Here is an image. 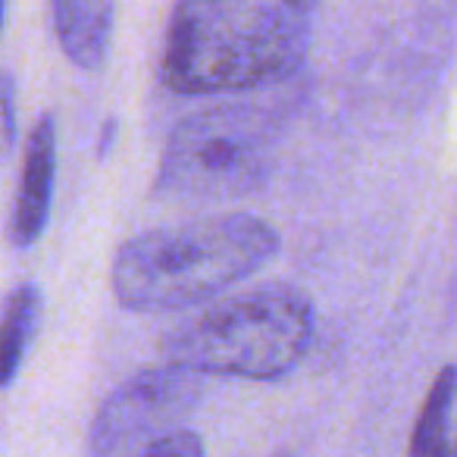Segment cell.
<instances>
[{"label":"cell","mask_w":457,"mask_h":457,"mask_svg":"<svg viewBox=\"0 0 457 457\" xmlns=\"http://www.w3.org/2000/svg\"><path fill=\"white\" fill-rule=\"evenodd\" d=\"M276 254L273 222L254 213H216L129 238L113 257L110 286L129 311H182L238 286Z\"/></svg>","instance_id":"2"},{"label":"cell","mask_w":457,"mask_h":457,"mask_svg":"<svg viewBox=\"0 0 457 457\" xmlns=\"http://www.w3.org/2000/svg\"><path fill=\"white\" fill-rule=\"evenodd\" d=\"M116 7L110 0H54L51 20L63 54L85 72H95L107 60Z\"/></svg>","instance_id":"7"},{"label":"cell","mask_w":457,"mask_h":457,"mask_svg":"<svg viewBox=\"0 0 457 457\" xmlns=\"http://www.w3.org/2000/svg\"><path fill=\"white\" fill-rule=\"evenodd\" d=\"M276 122L267 110L226 104L185 116L160 154L154 191L179 201H228L270 179Z\"/></svg>","instance_id":"4"},{"label":"cell","mask_w":457,"mask_h":457,"mask_svg":"<svg viewBox=\"0 0 457 457\" xmlns=\"http://www.w3.org/2000/svg\"><path fill=\"white\" fill-rule=\"evenodd\" d=\"M41 292L35 282H22L10 292L7 304L0 311V388L16 379L22 361L29 354L35 332L41 323Z\"/></svg>","instance_id":"8"},{"label":"cell","mask_w":457,"mask_h":457,"mask_svg":"<svg viewBox=\"0 0 457 457\" xmlns=\"http://www.w3.org/2000/svg\"><path fill=\"white\" fill-rule=\"evenodd\" d=\"M138 457H207V451H204V438L197 432L176 429L154 442L147 451H141Z\"/></svg>","instance_id":"10"},{"label":"cell","mask_w":457,"mask_h":457,"mask_svg":"<svg viewBox=\"0 0 457 457\" xmlns=\"http://www.w3.org/2000/svg\"><path fill=\"white\" fill-rule=\"evenodd\" d=\"M279 457H288V454H279Z\"/></svg>","instance_id":"15"},{"label":"cell","mask_w":457,"mask_h":457,"mask_svg":"<svg viewBox=\"0 0 457 457\" xmlns=\"http://www.w3.org/2000/svg\"><path fill=\"white\" fill-rule=\"evenodd\" d=\"M54 185H57V122L51 113H41L29 132L20 188L10 213V242L16 248H32L45 236L51 220Z\"/></svg>","instance_id":"6"},{"label":"cell","mask_w":457,"mask_h":457,"mask_svg":"<svg viewBox=\"0 0 457 457\" xmlns=\"http://www.w3.org/2000/svg\"><path fill=\"white\" fill-rule=\"evenodd\" d=\"M16 147V91L7 70H0V160H7Z\"/></svg>","instance_id":"11"},{"label":"cell","mask_w":457,"mask_h":457,"mask_svg":"<svg viewBox=\"0 0 457 457\" xmlns=\"http://www.w3.org/2000/svg\"><path fill=\"white\" fill-rule=\"evenodd\" d=\"M4 16H7V4H0V32H4Z\"/></svg>","instance_id":"13"},{"label":"cell","mask_w":457,"mask_h":457,"mask_svg":"<svg viewBox=\"0 0 457 457\" xmlns=\"http://www.w3.org/2000/svg\"><path fill=\"white\" fill-rule=\"evenodd\" d=\"M116 132H120V126H116V120H107V122H104L101 138H97V154H101V157H107V151H110V147H113Z\"/></svg>","instance_id":"12"},{"label":"cell","mask_w":457,"mask_h":457,"mask_svg":"<svg viewBox=\"0 0 457 457\" xmlns=\"http://www.w3.org/2000/svg\"><path fill=\"white\" fill-rule=\"evenodd\" d=\"M311 4L185 0L170 13L160 76L176 95H236L288 79L311 47Z\"/></svg>","instance_id":"1"},{"label":"cell","mask_w":457,"mask_h":457,"mask_svg":"<svg viewBox=\"0 0 457 457\" xmlns=\"http://www.w3.org/2000/svg\"><path fill=\"white\" fill-rule=\"evenodd\" d=\"M448 457H457V438H454V442L448 445Z\"/></svg>","instance_id":"14"},{"label":"cell","mask_w":457,"mask_h":457,"mask_svg":"<svg viewBox=\"0 0 457 457\" xmlns=\"http://www.w3.org/2000/svg\"><path fill=\"white\" fill-rule=\"evenodd\" d=\"M457 398V367H442L420 404L417 423L411 432V457H432L448 448V420Z\"/></svg>","instance_id":"9"},{"label":"cell","mask_w":457,"mask_h":457,"mask_svg":"<svg viewBox=\"0 0 457 457\" xmlns=\"http://www.w3.org/2000/svg\"><path fill=\"white\" fill-rule=\"evenodd\" d=\"M313 304L295 286H257L163 332L160 354L197 376L282 379L313 342Z\"/></svg>","instance_id":"3"},{"label":"cell","mask_w":457,"mask_h":457,"mask_svg":"<svg viewBox=\"0 0 457 457\" xmlns=\"http://www.w3.org/2000/svg\"><path fill=\"white\" fill-rule=\"evenodd\" d=\"M204 376L182 367L138 370L113 388L95 411L88 429L91 457H138L154 442L176 432L197 407Z\"/></svg>","instance_id":"5"}]
</instances>
